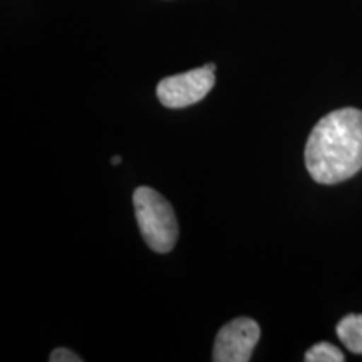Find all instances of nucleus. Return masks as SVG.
Listing matches in <instances>:
<instances>
[{"label": "nucleus", "instance_id": "1", "mask_svg": "<svg viewBox=\"0 0 362 362\" xmlns=\"http://www.w3.org/2000/svg\"><path fill=\"white\" fill-rule=\"evenodd\" d=\"M305 166L312 180L336 185L362 170V111L342 107L325 115L305 144Z\"/></svg>", "mask_w": 362, "mask_h": 362}, {"label": "nucleus", "instance_id": "2", "mask_svg": "<svg viewBox=\"0 0 362 362\" xmlns=\"http://www.w3.org/2000/svg\"><path fill=\"white\" fill-rule=\"evenodd\" d=\"M133 205L139 232L156 253L173 250L178 240V220L163 194L149 187H139L133 194Z\"/></svg>", "mask_w": 362, "mask_h": 362}, {"label": "nucleus", "instance_id": "3", "mask_svg": "<svg viewBox=\"0 0 362 362\" xmlns=\"http://www.w3.org/2000/svg\"><path fill=\"white\" fill-rule=\"evenodd\" d=\"M215 86V71L208 66L183 74L163 79L156 88V96L163 106L170 110H181L200 103Z\"/></svg>", "mask_w": 362, "mask_h": 362}, {"label": "nucleus", "instance_id": "4", "mask_svg": "<svg viewBox=\"0 0 362 362\" xmlns=\"http://www.w3.org/2000/svg\"><path fill=\"white\" fill-rule=\"evenodd\" d=\"M259 341L260 325L248 317H238L218 330L211 359L215 362H248Z\"/></svg>", "mask_w": 362, "mask_h": 362}, {"label": "nucleus", "instance_id": "5", "mask_svg": "<svg viewBox=\"0 0 362 362\" xmlns=\"http://www.w3.org/2000/svg\"><path fill=\"white\" fill-rule=\"evenodd\" d=\"M337 337L354 354H362V315L349 314L337 324Z\"/></svg>", "mask_w": 362, "mask_h": 362}, {"label": "nucleus", "instance_id": "6", "mask_svg": "<svg viewBox=\"0 0 362 362\" xmlns=\"http://www.w3.org/2000/svg\"><path fill=\"white\" fill-rule=\"evenodd\" d=\"M304 359L307 362H344L346 361V356L334 344L319 342L305 352Z\"/></svg>", "mask_w": 362, "mask_h": 362}, {"label": "nucleus", "instance_id": "7", "mask_svg": "<svg viewBox=\"0 0 362 362\" xmlns=\"http://www.w3.org/2000/svg\"><path fill=\"white\" fill-rule=\"evenodd\" d=\"M49 361L51 362H81L83 359L78 354L69 349H64V347H59V349L52 351V354L49 356Z\"/></svg>", "mask_w": 362, "mask_h": 362}, {"label": "nucleus", "instance_id": "8", "mask_svg": "<svg viewBox=\"0 0 362 362\" xmlns=\"http://www.w3.org/2000/svg\"><path fill=\"white\" fill-rule=\"evenodd\" d=\"M111 163H112V165H119V163H121V156H112V158H111Z\"/></svg>", "mask_w": 362, "mask_h": 362}]
</instances>
